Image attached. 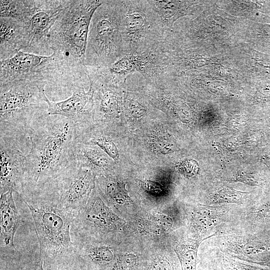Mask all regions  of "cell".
Returning a JSON list of instances; mask_svg holds the SVG:
<instances>
[{
  "label": "cell",
  "mask_w": 270,
  "mask_h": 270,
  "mask_svg": "<svg viewBox=\"0 0 270 270\" xmlns=\"http://www.w3.org/2000/svg\"><path fill=\"white\" fill-rule=\"evenodd\" d=\"M246 192L224 188L218 190L211 198L213 204H240L246 197Z\"/></svg>",
  "instance_id": "cb8c5ba5"
},
{
  "label": "cell",
  "mask_w": 270,
  "mask_h": 270,
  "mask_svg": "<svg viewBox=\"0 0 270 270\" xmlns=\"http://www.w3.org/2000/svg\"><path fill=\"white\" fill-rule=\"evenodd\" d=\"M20 262L22 270H46L44 267L43 262L39 256L36 258H28L26 260H22V259ZM62 270H83V269L78 262L72 266Z\"/></svg>",
  "instance_id": "484cf974"
},
{
  "label": "cell",
  "mask_w": 270,
  "mask_h": 270,
  "mask_svg": "<svg viewBox=\"0 0 270 270\" xmlns=\"http://www.w3.org/2000/svg\"><path fill=\"white\" fill-rule=\"evenodd\" d=\"M76 130L75 124L60 116L47 114L34 122L28 134L30 149L26 156L22 194L54 182L78 162Z\"/></svg>",
  "instance_id": "6da1fadb"
},
{
  "label": "cell",
  "mask_w": 270,
  "mask_h": 270,
  "mask_svg": "<svg viewBox=\"0 0 270 270\" xmlns=\"http://www.w3.org/2000/svg\"><path fill=\"white\" fill-rule=\"evenodd\" d=\"M104 68L110 74L117 77L126 78L128 75L136 72L130 54L123 56L108 67Z\"/></svg>",
  "instance_id": "7402d4cb"
},
{
  "label": "cell",
  "mask_w": 270,
  "mask_h": 270,
  "mask_svg": "<svg viewBox=\"0 0 270 270\" xmlns=\"http://www.w3.org/2000/svg\"><path fill=\"white\" fill-rule=\"evenodd\" d=\"M12 190L0 194V249L16 250L14 238L21 217L16 206Z\"/></svg>",
  "instance_id": "5bb4252c"
},
{
  "label": "cell",
  "mask_w": 270,
  "mask_h": 270,
  "mask_svg": "<svg viewBox=\"0 0 270 270\" xmlns=\"http://www.w3.org/2000/svg\"><path fill=\"white\" fill-rule=\"evenodd\" d=\"M174 221L169 216L154 214L144 218L140 224L142 232L154 234L166 232L172 228Z\"/></svg>",
  "instance_id": "ac0fdd59"
},
{
  "label": "cell",
  "mask_w": 270,
  "mask_h": 270,
  "mask_svg": "<svg viewBox=\"0 0 270 270\" xmlns=\"http://www.w3.org/2000/svg\"><path fill=\"white\" fill-rule=\"evenodd\" d=\"M122 110L125 115L129 118L138 119L147 113L148 108L140 98L134 93L124 91Z\"/></svg>",
  "instance_id": "d6986e66"
},
{
  "label": "cell",
  "mask_w": 270,
  "mask_h": 270,
  "mask_svg": "<svg viewBox=\"0 0 270 270\" xmlns=\"http://www.w3.org/2000/svg\"><path fill=\"white\" fill-rule=\"evenodd\" d=\"M179 166V170L183 173L191 176L196 173V163L192 160H187L182 162Z\"/></svg>",
  "instance_id": "f546056e"
},
{
  "label": "cell",
  "mask_w": 270,
  "mask_h": 270,
  "mask_svg": "<svg viewBox=\"0 0 270 270\" xmlns=\"http://www.w3.org/2000/svg\"><path fill=\"white\" fill-rule=\"evenodd\" d=\"M215 235L216 234L198 239H184L176 245L174 250L181 270H198V248L202 242Z\"/></svg>",
  "instance_id": "2e32d148"
},
{
  "label": "cell",
  "mask_w": 270,
  "mask_h": 270,
  "mask_svg": "<svg viewBox=\"0 0 270 270\" xmlns=\"http://www.w3.org/2000/svg\"><path fill=\"white\" fill-rule=\"evenodd\" d=\"M46 86L27 80L0 85V136L18 142L34 121L48 114Z\"/></svg>",
  "instance_id": "277c9868"
},
{
  "label": "cell",
  "mask_w": 270,
  "mask_h": 270,
  "mask_svg": "<svg viewBox=\"0 0 270 270\" xmlns=\"http://www.w3.org/2000/svg\"><path fill=\"white\" fill-rule=\"evenodd\" d=\"M124 56L120 0H104L90 21L84 65L108 68Z\"/></svg>",
  "instance_id": "5b68a950"
},
{
  "label": "cell",
  "mask_w": 270,
  "mask_h": 270,
  "mask_svg": "<svg viewBox=\"0 0 270 270\" xmlns=\"http://www.w3.org/2000/svg\"><path fill=\"white\" fill-rule=\"evenodd\" d=\"M120 8L126 55L146 52L162 40L164 29L148 0H120Z\"/></svg>",
  "instance_id": "52a82bcc"
},
{
  "label": "cell",
  "mask_w": 270,
  "mask_h": 270,
  "mask_svg": "<svg viewBox=\"0 0 270 270\" xmlns=\"http://www.w3.org/2000/svg\"><path fill=\"white\" fill-rule=\"evenodd\" d=\"M72 94L60 102H52L46 98L48 115L64 116L77 126L85 125L93 114L94 89L90 83L87 91L83 86L72 89Z\"/></svg>",
  "instance_id": "7c38bea8"
},
{
  "label": "cell",
  "mask_w": 270,
  "mask_h": 270,
  "mask_svg": "<svg viewBox=\"0 0 270 270\" xmlns=\"http://www.w3.org/2000/svg\"><path fill=\"white\" fill-rule=\"evenodd\" d=\"M144 270H179L177 262L168 255L159 254L151 258Z\"/></svg>",
  "instance_id": "d4e9b609"
},
{
  "label": "cell",
  "mask_w": 270,
  "mask_h": 270,
  "mask_svg": "<svg viewBox=\"0 0 270 270\" xmlns=\"http://www.w3.org/2000/svg\"><path fill=\"white\" fill-rule=\"evenodd\" d=\"M101 182L104 194L109 201L116 204H122L131 200L124 185L122 182L108 178Z\"/></svg>",
  "instance_id": "ffe728a7"
},
{
  "label": "cell",
  "mask_w": 270,
  "mask_h": 270,
  "mask_svg": "<svg viewBox=\"0 0 270 270\" xmlns=\"http://www.w3.org/2000/svg\"><path fill=\"white\" fill-rule=\"evenodd\" d=\"M26 80L66 87L71 90L90 82L85 65L58 51L54 50L48 56L20 51L0 61V85Z\"/></svg>",
  "instance_id": "3957f363"
},
{
  "label": "cell",
  "mask_w": 270,
  "mask_h": 270,
  "mask_svg": "<svg viewBox=\"0 0 270 270\" xmlns=\"http://www.w3.org/2000/svg\"><path fill=\"white\" fill-rule=\"evenodd\" d=\"M139 257L132 252L118 255L114 262L106 270H141Z\"/></svg>",
  "instance_id": "603a6c76"
},
{
  "label": "cell",
  "mask_w": 270,
  "mask_h": 270,
  "mask_svg": "<svg viewBox=\"0 0 270 270\" xmlns=\"http://www.w3.org/2000/svg\"><path fill=\"white\" fill-rule=\"evenodd\" d=\"M76 154L78 164L90 170L95 176L104 173L111 166L108 156L94 146L77 142Z\"/></svg>",
  "instance_id": "9a60e30c"
},
{
  "label": "cell",
  "mask_w": 270,
  "mask_h": 270,
  "mask_svg": "<svg viewBox=\"0 0 270 270\" xmlns=\"http://www.w3.org/2000/svg\"><path fill=\"white\" fill-rule=\"evenodd\" d=\"M96 176L78 162L64 171L52 183L61 204L76 212L87 204L95 188Z\"/></svg>",
  "instance_id": "30bf717a"
},
{
  "label": "cell",
  "mask_w": 270,
  "mask_h": 270,
  "mask_svg": "<svg viewBox=\"0 0 270 270\" xmlns=\"http://www.w3.org/2000/svg\"><path fill=\"white\" fill-rule=\"evenodd\" d=\"M0 61L12 57L20 51L28 52L29 48L28 34L20 20L0 18Z\"/></svg>",
  "instance_id": "4fadbf2b"
},
{
  "label": "cell",
  "mask_w": 270,
  "mask_h": 270,
  "mask_svg": "<svg viewBox=\"0 0 270 270\" xmlns=\"http://www.w3.org/2000/svg\"><path fill=\"white\" fill-rule=\"evenodd\" d=\"M140 184L146 190L151 193L159 194L164 191V188L160 184L151 180L140 181Z\"/></svg>",
  "instance_id": "f1b7e54d"
},
{
  "label": "cell",
  "mask_w": 270,
  "mask_h": 270,
  "mask_svg": "<svg viewBox=\"0 0 270 270\" xmlns=\"http://www.w3.org/2000/svg\"><path fill=\"white\" fill-rule=\"evenodd\" d=\"M256 214L260 216L270 218V203L260 206Z\"/></svg>",
  "instance_id": "4dcf8cb0"
},
{
  "label": "cell",
  "mask_w": 270,
  "mask_h": 270,
  "mask_svg": "<svg viewBox=\"0 0 270 270\" xmlns=\"http://www.w3.org/2000/svg\"><path fill=\"white\" fill-rule=\"evenodd\" d=\"M125 224L95 191L86 205L74 214L70 229L72 240H86L115 232Z\"/></svg>",
  "instance_id": "ba28073f"
},
{
  "label": "cell",
  "mask_w": 270,
  "mask_h": 270,
  "mask_svg": "<svg viewBox=\"0 0 270 270\" xmlns=\"http://www.w3.org/2000/svg\"><path fill=\"white\" fill-rule=\"evenodd\" d=\"M0 194L10 190L22 194L26 156L16 140L4 136H0Z\"/></svg>",
  "instance_id": "8fae6325"
},
{
  "label": "cell",
  "mask_w": 270,
  "mask_h": 270,
  "mask_svg": "<svg viewBox=\"0 0 270 270\" xmlns=\"http://www.w3.org/2000/svg\"><path fill=\"white\" fill-rule=\"evenodd\" d=\"M206 264L204 266L202 270H225L224 268H222L223 266L222 264H218L217 262L214 261Z\"/></svg>",
  "instance_id": "1f68e13d"
},
{
  "label": "cell",
  "mask_w": 270,
  "mask_h": 270,
  "mask_svg": "<svg viewBox=\"0 0 270 270\" xmlns=\"http://www.w3.org/2000/svg\"><path fill=\"white\" fill-rule=\"evenodd\" d=\"M18 195L30 212L46 270L76 264L78 260L70 234L76 212L61 204L52 184Z\"/></svg>",
  "instance_id": "7a4b0ae2"
},
{
  "label": "cell",
  "mask_w": 270,
  "mask_h": 270,
  "mask_svg": "<svg viewBox=\"0 0 270 270\" xmlns=\"http://www.w3.org/2000/svg\"><path fill=\"white\" fill-rule=\"evenodd\" d=\"M70 0H26L28 8L22 22L30 38L27 52L42 46L48 47L50 31Z\"/></svg>",
  "instance_id": "9c48e42d"
},
{
  "label": "cell",
  "mask_w": 270,
  "mask_h": 270,
  "mask_svg": "<svg viewBox=\"0 0 270 270\" xmlns=\"http://www.w3.org/2000/svg\"><path fill=\"white\" fill-rule=\"evenodd\" d=\"M10 252L0 250V270H22L20 258Z\"/></svg>",
  "instance_id": "4316f807"
},
{
  "label": "cell",
  "mask_w": 270,
  "mask_h": 270,
  "mask_svg": "<svg viewBox=\"0 0 270 270\" xmlns=\"http://www.w3.org/2000/svg\"><path fill=\"white\" fill-rule=\"evenodd\" d=\"M220 207L198 205L190 213V224L198 232H207L213 228L222 215Z\"/></svg>",
  "instance_id": "e0dca14e"
},
{
  "label": "cell",
  "mask_w": 270,
  "mask_h": 270,
  "mask_svg": "<svg viewBox=\"0 0 270 270\" xmlns=\"http://www.w3.org/2000/svg\"><path fill=\"white\" fill-rule=\"evenodd\" d=\"M104 0H70L50 29L48 48L63 52L84 65L85 52L92 16Z\"/></svg>",
  "instance_id": "8992f818"
},
{
  "label": "cell",
  "mask_w": 270,
  "mask_h": 270,
  "mask_svg": "<svg viewBox=\"0 0 270 270\" xmlns=\"http://www.w3.org/2000/svg\"><path fill=\"white\" fill-rule=\"evenodd\" d=\"M153 144L155 149L162 154L170 153L174 151L171 140L166 136H155L153 138Z\"/></svg>",
  "instance_id": "83f0119b"
},
{
  "label": "cell",
  "mask_w": 270,
  "mask_h": 270,
  "mask_svg": "<svg viewBox=\"0 0 270 270\" xmlns=\"http://www.w3.org/2000/svg\"><path fill=\"white\" fill-rule=\"evenodd\" d=\"M26 0H0V18H10L22 21L27 10Z\"/></svg>",
  "instance_id": "44dd1931"
}]
</instances>
